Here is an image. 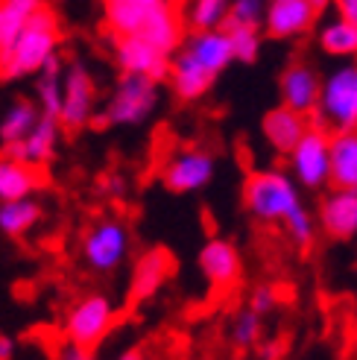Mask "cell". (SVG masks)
<instances>
[{
    "label": "cell",
    "mask_w": 357,
    "mask_h": 360,
    "mask_svg": "<svg viewBox=\"0 0 357 360\" xmlns=\"http://www.w3.org/2000/svg\"><path fill=\"white\" fill-rule=\"evenodd\" d=\"M243 208L258 223L284 226L287 238L299 249H311L316 240V217L308 211L305 200H301V188L293 182L287 170L266 167L249 173L243 182Z\"/></svg>",
    "instance_id": "1"
},
{
    "label": "cell",
    "mask_w": 357,
    "mask_h": 360,
    "mask_svg": "<svg viewBox=\"0 0 357 360\" xmlns=\"http://www.w3.org/2000/svg\"><path fill=\"white\" fill-rule=\"evenodd\" d=\"M103 21L112 39L141 35L167 56L185 41V21L173 0H103Z\"/></svg>",
    "instance_id": "2"
},
{
    "label": "cell",
    "mask_w": 357,
    "mask_h": 360,
    "mask_svg": "<svg viewBox=\"0 0 357 360\" xmlns=\"http://www.w3.org/2000/svg\"><path fill=\"white\" fill-rule=\"evenodd\" d=\"M62 44V27L59 18L47 4H41L30 15V21L21 27V32L12 39V44L0 53V77L15 82L35 77L53 53H59Z\"/></svg>",
    "instance_id": "3"
},
{
    "label": "cell",
    "mask_w": 357,
    "mask_h": 360,
    "mask_svg": "<svg viewBox=\"0 0 357 360\" xmlns=\"http://www.w3.org/2000/svg\"><path fill=\"white\" fill-rule=\"evenodd\" d=\"M158 85L162 82L141 77V74H120L109 103L103 105V112H94L91 123L97 129H105V126H141V123H147L155 115L158 103H162V88Z\"/></svg>",
    "instance_id": "4"
},
{
    "label": "cell",
    "mask_w": 357,
    "mask_h": 360,
    "mask_svg": "<svg viewBox=\"0 0 357 360\" xmlns=\"http://www.w3.org/2000/svg\"><path fill=\"white\" fill-rule=\"evenodd\" d=\"M82 264L97 276H112L132 255V229L117 214L97 217L79 240Z\"/></svg>",
    "instance_id": "5"
},
{
    "label": "cell",
    "mask_w": 357,
    "mask_h": 360,
    "mask_svg": "<svg viewBox=\"0 0 357 360\" xmlns=\"http://www.w3.org/2000/svg\"><path fill=\"white\" fill-rule=\"evenodd\" d=\"M311 123L328 132L357 129V65H343L323 79Z\"/></svg>",
    "instance_id": "6"
},
{
    "label": "cell",
    "mask_w": 357,
    "mask_h": 360,
    "mask_svg": "<svg viewBox=\"0 0 357 360\" xmlns=\"http://www.w3.org/2000/svg\"><path fill=\"white\" fill-rule=\"evenodd\" d=\"M331 132L323 129V126L311 123L301 138L290 147V153L284 155L287 158V173L293 176V182L301 191L319 193L331 185Z\"/></svg>",
    "instance_id": "7"
},
{
    "label": "cell",
    "mask_w": 357,
    "mask_h": 360,
    "mask_svg": "<svg viewBox=\"0 0 357 360\" xmlns=\"http://www.w3.org/2000/svg\"><path fill=\"white\" fill-rule=\"evenodd\" d=\"M117 316H120L117 304L105 293H88L77 299L65 314V322H62L65 340L85 349H97L117 326Z\"/></svg>",
    "instance_id": "8"
},
{
    "label": "cell",
    "mask_w": 357,
    "mask_h": 360,
    "mask_svg": "<svg viewBox=\"0 0 357 360\" xmlns=\"http://www.w3.org/2000/svg\"><path fill=\"white\" fill-rule=\"evenodd\" d=\"M97 112V85L94 77L79 59L65 65L62 77V105H59V126L62 132H79L91 126Z\"/></svg>",
    "instance_id": "9"
},
{
    "label": "cell",
    "mask_w": 357,
    "mask_h": 360,
    "mask_svg": "<svg viewBox=\"0 0 357 360\" xmlns=\"http://www.w3.org/2000/svg\"><path fill=\"white\" fill-rule=\"evenodd\" d=\"M214 176H217V158L202 147H182L170 153L162 165V185L176 196L205 191Z\"/></svg>",
    "instance_id": "10"
},
{
    "label": "cell",
    "mask_w": 357,
    "mask_h": 360,
    "mask_svg": "<svg viewBox=\"0 0 357 360\" xmlns=\"http://www.w3.org/2000/svg\"><path fill=\"white\" fill-rule=\"evenodd\" d=\"M196 266H200L208 287L217 293L238 287L243 278V258L238 246L226 238H208L200 249V255H196Z\"/></svg>",
    "instance_id": "11"
},
{
    "label": "cell",
    "mask_w": 357,
    "mask_h": 360,
    "mask_svg": "<svg viewBox=\"0 0 357 360\" xmlns=\"http://www.w3.org/2000/svg\"><path fill=\"white\" fill-rule=\"evenodd\" d=\"M112 47H115V62L120 68V74H141L155 82L167 79L170 56L155 44H150L147 39H141V35H120V39H112Z\"/></svg>",
    "instance_id": "12"
},
{
    "label": "cell",
    "mask_w": 357,
    "mask_h": 360,
    "mask_svg": "<svg viewBox=\"0 0 357 360\" xmlns=\"http://www.w3.org/2000/svg\"><path fill=\"white\" fill-rule=\"evenodd\" d=\"M59 138H62V126L56 117L41 115L35 120L32 129L12 143H0V155H9L15 161H27L32 167H47L59 150Z\"/></svg>",
    "instance_id": "13"
},
{
    "label": "cell",
    "mask_w": 357,
    "mask_h": 360,
    "mask_svg": "<svg viewBox=\"0 0 357 360\" xmlns=\"http://www.w3.org/2000/svg\"><path fill=\"white\" fill-rule=\"evenodd\" d=\"M173 276V258L170 252L162 249V246H152L147 252L132 261V269H129V302L141 304V302H150L158 296V290L170 281Z\"/></svg>",
    "instance_id": "14"
},
{
    "label": "cell",
    "mask_w": 357,
    "mask_h": 360,
    "mask_svg": "<svg viewBox=\"0 0 357 360\" xmlns=\"http://www.w3.org/2000/svg\"><path fill=\"white\" fill-rule=\"evenodd\" d=\"M316 226L331 240L357 238V188H331L319 202Z\"/></svg>",
    "instance_id": "15"
},
{
    "label": "cell",
    "mask_w": 357,
    "mask_h": 360,
    "mask_svg": "<svg viewBox=\"0 0 357 360\" xmlns=\"http://www.w3.org/2000/svg\"><path fill=\"white\" fill-rule=\"evenodd\" d=\"M319 88H323V79L319 74L305 65V62H293L284 68V74L278 79V91H281V105L311 117L316 103H319Z\"/></svg>",
    "instance_id": "16"
},
{
    "label": "cell",
    "mask_w": 357,
    "mask_h": 360,
    "mask_svg": "<svg viewBox=\"0 0 357 360\" xmlns=\"http://www.w3.org/2000/svg\"><path fill=\"white\" fill-rule=\"evenodd\" d=\"M316 9L308 0H270L264 9V30L273 39H296L305 35L313 21H316Z\"/></svg>",
    "instance_id": "17"
},
{
    "label": "cell",
    "mask_w": 357,
    "mask_h": 360,
    "mask_svg": "<svg viewBox=\"0 0 357 360\" xmlns=\"http://www.w3.org/2000/svg\"><path fill=\"white\" fill-rule=\"evenodd\" d=\"M167 79H170L173 94L178 100H182V103H196V100H202L211 91V85H214V79H217V77H214L211 70H205L185 47H178L170 56Z\"/></svg>",
    "instance_id": "18"
},
{
    "label": "cell",
    "mask_w": 357,
    "mask_h": 360,
    "mask_svg": "<svg viewBox=\"0 0 357 360\" xmlns=\"http://www.w3.org/2000/svg\"><path fill=\"white\" fill-rule=\"evenodd\" d=\"M182 47H185L205 70H211L214 77H220L223 70H226L231 62H235L228 32H226L223 27H217V30H193V32L188 35V41H182Z\"/></svg>",
    "instance_id": "19"
},
{
    "label": "cell",
    "mask_w": 357,
    "mask_h": 360,
    "mask_svg": "<svg viewBox=\"0 0 357 360\" xmlns=\"http://www.w3.org/2000/svg\"><path fill=\"white\" fill-rule=\"evenodd\" d=\"M308 126H311V117L287 109V105H275V109H270L264 115L261 132H264L266 143H270L278 155H287L290 147L301 138V132H305Z\"/></svg>",
    "instance_id": "20"
},
{
    "label": "cell",
    "mask_w": 357,
    "mask_h": 360,
    "mask_svg": "<svg viewBox=\"0 0 357 360\" xmlns=\"http://www.w3.org/2000/svg\"><path fill=\"white\" fill-rule=\"evenodd\" d=\"M41 188H44L41 167H32L27 161H15L9 155H0V202L35 196Z\"/></svg>",
    "instance_id": "21"
},
{
    "label": "cell",
    "mask_w": 357,
    "mask_h": 360,
    "mask_svg": "<svg viewBox=\"0 0 357 360\" xmlns=\"http://www.w3.org/2000/svg\"><path fill=\"white\" fill-rule=\"evenodd\" d=\"M331 188H357V129L331 132Z\"/></svg>",
    "instance_id": "22"
},
{
    "label": "cell",
    "mask_w": 357,
    "mask_h": 360,
    "mask_svg": "<svg viewBox=\"0 0 357 360\" xmlns=\"http://www.w3.org/2000/svg\"><path fill=\"white\" fill-rule=\"evenodd\" d=\"M44 220V208L35 196H24V200H9L0 202V231L12 240L27 238L30 231Z\"/></svg>",
    "instance_id": "23"
},
{
    "label": "cell",
    "mask_w": 357,
    "mask_h": 360,
    "mask_svg": "<svg viewBox=\"0 0 357 360\" xmlns=\"http://www.w3.org/2000/svg\"><path fill=\"white\" fill-rule=\"evenodd\" d=\"M62 77H65V62L59 53L35 70V105L41 115H50L59 120V105H62Z\"/></svg>",
    "instance_id": "24"
},
{
    "label": "cell",
    "mask_w": 357,
    "mask_h": 360,
    "mask_svg": "<svg viewBox=\"0 0 357 360\" xmlns=\"http://www.w3.org/2000/svg\"><path fill=\"white\" fill-rule=\"evenodd\" d=\"M39 117H41V112H39V105H35V100H27V97L12 100L6 105L4 117H0V143L21 141L35 126Z\"/></svg>",
    "instance_id": "25"
},
{
    "label": "cell",
    "mask_w": 357,
    "mask_h": 360,
    "mask_svg": "<svg viewBox=\"0 0 357 360\" xmlns=\"http://www.w3.org/2000/svg\"><path fill=\"white\" fill-rule=\"evenodd\" d=\"M319 47H323L328 56H337V59L357 56V27L351 21H346V18L328 21L323 30H319Z\"/></svg>",
    "instance_id": "26"
},
{
    "label": "cell",
    "mask_w": 357,
    "mask_h": 360,
    "mask_svg": "<svg viewBox=\"0 0 357 360\" xmlns=\"http://www.w3.org/2000/svg\"><path fill=\"white\" fill-rule=\"evenodd\" d=\"M41 4L44 0H0V53L12 44V39Z\"/></svg>",
    "instance_id": "27"
},
{
    "label": "cell",
    "mask_w": 357,
    "mask_h": 360,
    "mask_svg": "<svg viewBox=\"0 0 357 360\" xmlns=\"http://www.w3.org/2000/svg\"><path fill=\"white\" fill-rule=\"evenodd\" d=\"M228 337H231V343H235V349H240V352L255 349L261 340H264V316L255 314L252 308L238 311L235 319H231Z\"/></svg>",
    "instance_id": "28"
},
{
    "label": "cell",
    "mask_w": 357,
    "mask_h": 360,
    "mask_svg": "<svg viewBox=\"0 0 357 360\" xmlns=\"http://www.w3.org/2000/svg\"><path fill=\"white\" fill-rule=\"evenodd\" d=\"M226 9L228 0H190L182 21L190 30H217L226 21Z\"/></svg>",
    "instance_id": "29"
},
{
    "label": "cell",
    "mask_w": 357,
    "mask_h": 360,
    "mask_svg": "<svg viewBox=\"0 0 357 360\" xmlns=\"http://www.w3.org/2000/svg\"><path fill=\"white\" fill-rule=\"evenodd\" d=\"M228 32L231 41V53H235V62L252 65L261 53V30L258 27H223Z\"/></svg>",
    "instance_id": "30"
},
{
    "label": "cell",
    "mask_w": 357,
    "mask_h": 360,
    "mask_svg": "<svg viewBox=\"0 0 357 360\" xmlns=\"http://www.w3.org/2000/svg\"><path fill=\"white\" fill-rule=\"evenodd\" d=\"M264 0H228L223 27H258L264 24Z\"/></svg>",
    "instance_id": "31"
},
{
    "label": "cell",
    "mask_w": 357,
    "mask_h": 360,
    "mask_svg": "<svg viewBox=\"0 0 357 360\" xmlns=\"http://www.w3.org/2000/svg\"><path fill=\"white\" fill-rule=\"evenodd\" d=\"M246 308H252L255 314H261L266 319V314H273L278 308V290L270 284H261L255 287L252 293H249V302H246Z\"/></svg>",
    "instance_id": "32"
},
{
    "label": "cell",
    "mask_w": 357,
    "mask_h": 360,
    "mask_svg": "<svg viewBox=\"0 0 357 360\" xmlns=\"http://www.w3.org/2000/svg\"><path fill=\"white\" fill-rule=\"evenodd\" d=\"M97 191L105 196V200H123L129 185H126V179H123V173H105V176H100Z\"/></svg>",
    "instance_id": "33"
},
{
    "label": "cell",
    "mask_w": 357,
    "mask_h": 360,
    "mask_svg": "<svg viewBox=\"0 0 357 360\" xmlns=\"http://www.w3.org/2000/svg\"><path fill=\"white\" fill-rule=\"evenodd\" d=\"M56 360H97V354H94V349H85V346H77V343H70V340H65L56 352Z\"/></svg>",
    "instance_id": "34"
},
{
    "label": "cell",
    "mask_w": 357,
    "mask_h": 360,
    "mask_svg": "<svg viewBox=\"0 0 357 360\" xmlns=\"http://www.w3.org/2000/svg\"><path fill=\"white\" fill-rule=\"evenodd\" d=\"M331 4H337L340 18H346V21H351L357 27V0H331Z\"/></svg>",
    "instance_id": "35"
},
{
    "label": "cell",
    "mask_w": 357,
    "mask_h": 360,
    "mask_svg": "<svg viewBox=\"0 0 357 360\" xmlns=\"http://www.w3.org/2000/svg\"><path fill=\"white\" fill-rule=\"evenodd\" d=\"M255 349H258L261 360H278V354H281V346H278V343H273V340H261V343H258Z\"/></svg>",
    "instance_id": "36"
},
{
    "label": "cell",
    "mask_w": 357,
    "mask_h": 360,
    "mask_svg": "<svg viewBox=\"0 0 357 360\" xmlns=\"http://www.w3.org/2000/svg\"><path fill=\"white\" fill-rule=\"evenodd\" d=\"M18 352V343H15V337L9 334H0V360H12Z\"/></svg>",
    "instance_id": "37"
},
{
    "label": "cell",
    "mask_w": 357,
    "mask_h": 360,
    "mask_svg": "<svg viewBox=\"0 0 357 360\" xmlns=\"http://www.w3.org/2000/svg\"><path fill=\"white\" fill-rule=\"evenodd\" d=\"M115 360H150V357H147V352H144V349L132 346V349H123V352H120Z\"/></svg>",
    "instance_id": "38"
},
{
    "label": "cell",
    "mask_w": 357,
    "mask_h": 360,
    "mask_svg": "<svg viewBox=\"0 0 357 360\" xmlns=\"http://www.w3.org/2000/svg\"><path fill=\"white\" fill-rule=\"evenodd\" d=\"M308 4H311V6L316 9V12H323V9H325V6L331 4V0H308Z\"/></svg>",
    "instance_id": "39"
},
{
    "label": "cell",
    "mask_w": 357,
    "mask_h": 360,
    "mask_svg": "<svg viewBox=\"0 0 357 360\" xmlns=\"http://www.w3.org/2000/svg\"><path fill=\"white\" fill-rule=\"evenodd\" d=\"M235 360H243V357H235Z\"/></svg>",
    "instance_id": "40"
},
{
    "label": "cell",
    "mask_w": 357,
    "mask_h": 360,
    "mask_svg": "<svg viewBox=\"0 0 357 360\" xmlns=\"http://www.w3.org/2000/svg\"><path fill=\"white\" fill-rule=\"evenodd\" d=\"M264 4H270V0H264Z\"/></svg>",
    "instance_id": "41"
},
{
    "label": "cell",
    "mask_w": 357,
    "mask_h": 360,
    "mask_svg": "<svg viewBox=\"0 0 357 360\" xmlns=\"http://www.w3.org/2000/svg\"><path fill=\"white\" fill-rule=\"evenodd\" d=\"M0 82H4V77H0Z\"/></svg>",
    "instance_id": "42"
},
{
    "label": "cell",
    "mask_w": 357,
    "mask_h": 360,
    "mask_svg": "<svg viewBox=\"0 0 357 360\" xmlns=\"http://www.w3.org/2000/svg\"><path fill=\"white\" fill-rule=\"evenodd\" d=\"M354 326H357V319H354Z\"/></svg>",
    "instance_id": "43"
}]
</instances>
